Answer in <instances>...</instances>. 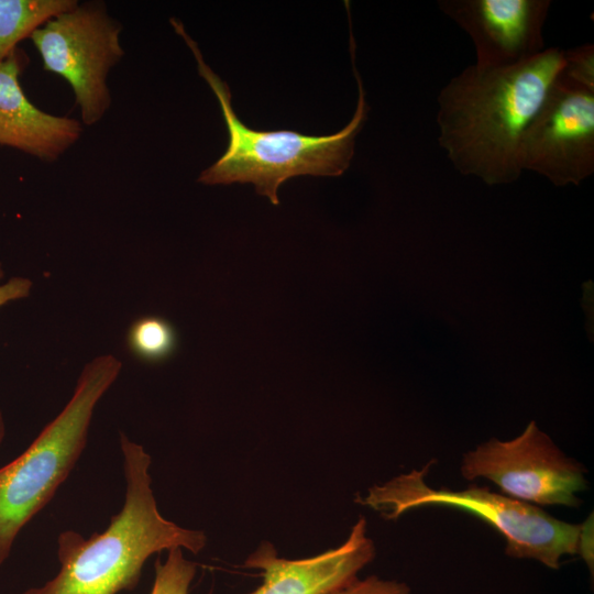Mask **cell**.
Here are the masks:
<instances>
[{"label":"cell","mask_w":594,"mask_h":594,"mask_svg":"<svg viewBox=\"0 0 594 594\" xmlns=\"http://www.w3.org/2000/svg\"><path fill=\"white\" fill-rule=\"evenodd\" d=\"M563 63L549 47L504 68L465 67L437 98L438 142L454 168L487 185L510 184L521 173L522 134Z\"/></svg>","instance_id":"obj_1"},{"label":"cell","mask_w":594,"mask_h":594,"mask_svg":"<svg viewBox=\"0 0 594 594\" xmlns=\"http://www.w3.org/2000/svg\"><path fill=\"white\" fill-rule=\"evenodd\" d=\"M125 497L122 509L105 531L89 538L75 530L57 537L58 573L44 585L22 594H118L133 590L147 559L163 550L182 548L194 554L207 544L202 530L188 529L164 518L152 490L151 455L120 432Z\"/></svg>","instance_id":"obj_2"},{"label":"cell","mask_w":594,"mask_h":594,"mask_svg":"<svg viewBox=\"0 0 594 594\" xmlns=\"http://www.w3.org/2000/svg\"><path fill=\"white\" fill-rule=\"evenodd\" d=\"M170 24L191 50L200 76L218 98L229 134L227 151L201 172L199 183H251L257 194L267 197L276 206L279 204L277 190L285 180L299 175L340 176L346 170L353 157L355 136L369 112L361 77L354 64V47H351V57L359 99L355 112L344 128L323 136L287 130L256 131L238 118L231 103L229 86L205 62L197 43L188 35L183 23L172 18Z\"/></svg>","instance_id":"obj_3"},{"label":"cell","mask_w":594,"mask_h":594,"mask_svg":"<svg viewBox=\"0 0 594 594\" xmlns=\"http://www.w3.org/2000/svg\"><path fill=\"white\" fill-rule=\"evenodd\" d=\"M121 369V361L112 354L86 363L63 410L19 457L0 468V565L20 531L50 504L75 468L95 408Z\"/></svg>","instance_id":"obj_4"},{"label":"cell","mask_w":594,"mask_h":594,"mask_svg":"<svg viewBox=\"0 0 594 594\" xmlns=\"http://www.w3.org/2000/svg\"><path fill=\"white\" fill-rule=\"evenodd\" d=\"M430 463L369 488L355 502L378 512L385 519H397L421 506H448L471 513L490 524L506 539L507 556L535 559L550 569H559L563 556L582 552L584 525L559 520L536 505L525 503L487 487L471 485L462 491L435 490L425 477Z\"/></svg>","instance_id":"obj_5"},{"label":"cell","mask_w":594,"mask_h":594,"mask_svg":"<svg viewBox=\"0 0 594 594\" xmlns=\"http://www.w3.org/2000/svg\"><path fill=\"white\" fill-rule=\"evenodd\" d=\"M121 32L103 2L89 1L48 20L30 37L44 70L72 87L86 125L98 123L111 107L107 78L124 55Z\"/></svg>","instance_id":"obj_6"},{"label":"cell","mask_w":594,"mask_h":594,"mask_svg":"<svg viewBox=\"0 0 594 594\" xmlns=\"http://www.w3.org/2000/svg\"><path fill=\"white\" fill-rule=\"evenodd\" d=\"M461 474L485 477L504 495L537 505L579 507L576 493L586 487L585 469L566 457L531 421L510 441L491 439L463 457Z\"/></svg>","instance_id":"obj_7"},{"label":"cell","mask_w":594,"mask_h":594,"mask_svg":"<svg viewBox=\"0 0 594 594\" xmlns=\"http://www.w3.org/2000/svg\"><path fill=\"white\" fill-rule=\"evenodd\" d=\"M519 160L522 172L537 173L556 186L579 185L590 177L594 173V91L559 72L522 134Z\"/></svg>","instance_id":"obj_8"},{"label":"cell","mask_w":594,"mask_h":594,"mask_svg":"<svg viewBox=\"0 0 594 594\" xmlns=\"http://www.w3.org/2000/svg\"><path fill=\"white\" fill-rule=\"evenodd\" d=\"M438 7L471 38L483 68H504L546 50L550 0H440Z\"/></svg>","instance_id":"obj_9"},{"label":"cell","mask_w":594,"mask_h":594,"mask_svg":"<svg viewBox=\"0 0 594 594\" xmlns=\"http://www.w3.org/2000/svg\"><path fill=\"white\" fill-rule=\"evenodd\" d=\"M375 554L366 520L360 517L337 548L309 558L285 559L277 556L271 542L263 541L243 566L258 570L263 578L262 584L249 594H328L355 580Z\"/></svg>","instance_id":"obj_10"},{"label":"cell","mask_w":594,"mask_h":594,"mask_svg":"<svg viewBox=\"0 0 594 594\" xmlns=\"http://www.w3.org/2000/svg\"><path fill=\"white\" fill-rule=\"evenodd\" d=\"M26 57L16 48L0 62V145L53 163L79 140L82 125L47 113L28 99L19 80Z\"/></svg>","instance_id":"obj_11"},{"label":"cell","mask_w":594,"mask_h":594,"mask_svg":"<svg viewBox=\"0 0 594 594\" xmlns=\"http://www.w3.org/2000/svg\"><path fill=\"white\" fill-rule=\"evenodd\" d=\"M77 3L76 0H0V62L36 29Z\"/></svg>","instance_id":"obj_12"},{"label":"cell","mask_w":594,"mask_h":594,"mask_svg":"<svg viewBox=\"0 0 594 594\" xmlns=\"http://www.w3.org/2000/svg\"><path fill=\"white\" fill-rule=\"evenodd\" d=\"M127 345L139 360L158 364L168 360L178 345L175 327L160 316H144L136 319L127 333Z\"/></svg>","instance_id":"obj_13"},{"label":"cell","mask_w":594,"mask_h":594,"mask_svg":"<svg viewBox=\"0 0 594 594\" xmlns=\"http://www.w3.org/2000/svg\"><path fill=\"white\" fill-rule=\"evenodd\" d=\"M196 575V564L189 561L182 548L167 551L166 559L155 562V576L150 594H189Z\"/></svg>","instance_id":"obj_14"},{"label":"cell","mask_w":594,"mask_h":594,"mask_svg":"<svg viewBox=\"0 0 594 594\" xmlns=\"http://www.w3.org/2000/svg\"><path fill=\"white\" fill-rule=\"evenodd\" d=\"M560 75L573 84L594 91V46L586 43L563 50Z\"/></svg>","instance_id":"obj_15"},{"label":"cell","mask_w":594,"mask_h":594,"mask_svg":"<svg viewBox=\"0 0 594 594\" xmlns=\"http://www.w3.org/2000/svg\"><path fill=\"white\" fill-rule=\"evenodd\" d=\"M328 594H413L410 588L402 582L384 580L376 575L363 580L355 579L349 584Z\"/></svg>","instance_id":"obj_16"},{"label":"cell","mask_w":594,"mask_h":594,"mask_svg":"<svg viewBox=\"0 0 594 594\" xmlns=\"http://www.w3.org/2000/svg\"><path fill=\"white\" fill-rule=\"evenodd\" d=\"M3 275L4 272L0 262V307L30 296L33 286L31 279L16 276L1 283Z\"/></svg>","instance_id":"obj_17"},{"label":"cell","mask_w":594,"mask_h":594,"mask_svg":"<svg viewBox=\"0 0 594 594\" xmlns=\"http://www.w3.org/2000/svg\"><path fill=\"white\" fill-rule=\"evenodd\" d=\"M4 437H6V422H4L3 414L0 409V446L4 440Z\"/></svg>","instance_id":"obj_18"}]
</instances>
